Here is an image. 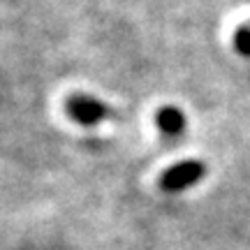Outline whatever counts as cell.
Instances as JSON below:
<instances>
[{"instance_id": "obj_1", "label": "cell", "mask_w": 250, "mask_h": 250, "mask_svg": "<svg viewBox=\"0 0 250 250\" xmlns=\"http://www.w3.org/2000/svg\"><path fill=\"white\" fill-rule=\"evenodd\" d=\"M204 176H206V165L202 160H183L162 174L160 188L165 192H181V190L199 183Z\"/></svg>"}, {"instance_id": "obj_2", "label": "cell", "mask_w": 250, "mask_h": 250, "mask_svg": "<svg viewBox=\"0 0 250 250\" xmlns=\"http://www.w3.org/2000/svg\"><path fill=\"white\" fill-rule=\"evenodd\" d=\"M67 114H70L77 123L81 125H98L102 121H107L114 111L100 102L98 98H90V95H72L67 100Z\"/></svg>"}, {"instance_id": "obj_3", "label": "cell", "mask_w": 250, "mask_h": 250, "mask_svg": "<svg viewBox=\"0 0 250 250\" xmlns=\"http://www.w3.org/2000/svg\"><path fill=\"white\" fill-rule=\"evenodd\" d=\"M155 121H158L162 132H167V134H179V132H183V127H186V116H183L181 109H176V107H162L160 111H158Z\"/></svg>"}, {"instance_id": "obj_4", "label": "cell", "mask_w": 250, "mask_h": 250, "mask_svg": "<svg viewBox=\"0 0 250 250\" xmlns=\"http://www.w3.org/2000/svg\"><path fill=\"white\" fill-rule=\"evenodd\" d=\"M234 49L239 51L241 56L250 58V21L241 23L234 33Z\"/></svg>"}]
</instances>
